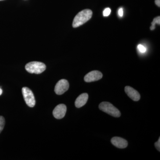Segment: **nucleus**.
Here are the masks:
<instances>
[{
    "instance_id": "nucleus-4",
    "label": "nucleus",
    "mask_w": 160,
    "mask_h": 160,
    "mask_svg": "<svg viewBox=\"0 0 160 160\" xmlns=\"http://www.w3.org/2000/svg\"><path fill=\"white\" fill-rule=\"evenodd\" d=\"M22 92L26 104L29 107H34L35 105L36 101L34 95L31 89L27 87H23L22 89Z\"/></svg>"
},
{
    "instance_id": "nucleus-18",
    "label": "nucleus",
    "mask_w": 160,
    "mask_h": 160,
    "mask_svg": "<svg viewBox=\"0 0 160 160\" xmlns=\"http://www.w3.org/2000/svg\"><path fill=\"white\" fill-rule=\"evenodd\" d=\"M2 89L0 88V95H1L2 94Z\"/></svg>"
},
{
    "instance_id": "nucleus-8",
    "label": "nucleus",
    "mask_w": 160,
    "mask_h": 160,
    "mask_svg": "<svg viewBox=\"0 0 160 160\" xmlns=\"http://www.w3.org/2000/svg\"><path fill=\"white\" fill-rule=\"evenodd\" d=\"M125 91L127 95L133 101L137 102L140 100L141 96L139 93L132 87L129 86H126Z\"/></svg>"
},
{
    "instance_id": "nucleus-17",
    "label": "nucleus",
    "mask_w": 160,
    "mask_h": 160,
    "mask_svg": "<svg viewBox=\"0 0 160 160\" xmlns=\"http://www.w3.org/2000/svg\"><path fill=\"white\" fill-rule=\"evenodd\" d=\"M155 3L156 4L157 6H158V7H160V0H155Z\"/></svg>"
},
{
    "instance_id": "nucleus-2",
    "label": "nucleus",
    "mask_w": 160,
    "mask_h": 160,
    "mask_svg": "<svg viewBox=\"0 0 160 160\" xmlns=\"http://www.w3.org/2000/svg\"><path fill=\"white\" fill-rule=\"evenodd\" d=\"M25 68L29 73L40 74L46 70V66L41 62H32L26 64Z\"/></svg>"
},
{
    "instance_id": "nucleus-5",
    "label": "nucleus",
    "mask_w": 160,
    "mask_h": 160,
    "mask_svg": "<svg viewBox=\"0 0 160 160\" xmlns=\"http://www.w3.org/2000/svg\"><path fill=\"white\" fill-rule=\"evenodd\" d=\"M69 83L66 79L60 80L58 82L55 87L54 91L58 95H62L65 93L69 88Z\"/></svg>"
},
{
    "instance_id": "nucleus-11",
    "label": "nucleus",
    "mask_w": 160,
    "mask_h": 160,
    "mask_svg": "<svg viewBox=\"0 0 160 160\" xmlns=\"http://www.w3.org/2000/svg\"><path fill=\"white\" fill-rule=\"evenodd\" d=\"M157 24L160 25V16L154 18L152 22L151 23L152 26L150 27V30H154L155 29V25Z\"/></svg>"
},
{
    "instance_id": "nucleus-14",
    "label": "nucleus",
    "mask_w": 160,
    "mask_h": 160,
    "mask_svg": "<svg viewBox=\"0 0 160 160\" xmlns=\"http://www.w3.org/2000/svg\"><path fill=\"white\" fill-rule=\"evenodd\" d=\"M138 48L140 52H142V53H144V52L146 51V48L142 45H141V44L138 45Z\"/></svg>"
},
{
    "instance_id": "nucleus-19",
    "label": "nucleus",
    "mask_w": 160,
    "mask_h": 160,
    "mask_svg": "<svg viewBox=\"0 0 160 160\" xmlns=\"http://www.w3.org/2000/svg\"><path fill=\"white\" fill-rule=\"evenodd\" d=\"M3 1V0H0V1Z\"/></svg>"
},
{
    "instance_id": "nucleus-3",
    "label": "nucleus",
    "mask_w": 160,
    "mask_h": 160,
    "mask_svg": "<svg viewBox=\"0 0 160 160\" xmlns=\"http://www.w3.org/2000/svg\"><path fill=\"white\" fill-rule=\"evenodd\" d=\"M99 108L100 110L108 113L112 116L116 118H118L121 116V112L119 110L112 104L108 102H102L100 103Z\"/></svg>"
},
{
    "instance_id": "nucleus-13",
    "label": "nucleus",
    "mask_w": 160,
    "mask_h": 160,
    "mask_svg": "<svg viewBox=\"0 0 160 160\" xmlns=\"http://www.w3.org/2000/svg\"><path fill=\"white\" fill-rule=\"evenodd\" d=\"M111 9L109 8H106L103 11V15L105 17H107L110 15L111 13Z\"/></svg>"
},
{
    "instance_id": "nucleus-7",
    "label": "nucleus",
    "mask_w": 160,
    "mask_h": 160,
    "mask_svg": "<svg viewBox=\"0 0 160 160\" xmlns=\"http://www.w3.org/2000/svg\"><path fill=\"white\" fill-rule=\"evenodd\" d=\"M102 77L103 75L101 72L94 70L86 74L84 78V80L87 82H90L99 80L102 78Z\"/></svg>"
},
{
    "instance_id": "nucleus-9",
    "label": "nucleus",
    "mask_w": 160,
    "mask_h": 160,
    "mask_svg": "<svg viewBox=\"0 0 160 160\" xmlns=\"http://www.w3.org/2000/svg\"><path fill=\"white\" fill-rule=\"evenodd\" d=\"M111 142L113 146L120 149H124L128 146V142L122 138L115 137L111 139Z\"/></svg>"
},
{
    "instance_id": "nucleus-12",
    "label": "nucleus",
    "mask_w": 160,
    "mask_h": 160,
    "mask_svg": "<svg viewBox=\"0 0 160 160\" xmlns=\"http://www.w3.org/2000/svg\"><path fill=\"white\" fill-rule=\"evenodd\" d=\"M5 125V119L3 117L0 116V133L2 131Z\"/></svg>"
},
{
    "instance_id": "nucleus-15",
    "label": "nucleus",
    "mask_w": 160,
    "mask_h": 160,
    "mask_svg": "<svg viewBox=\"0 0 160 160\" xmlns=\"http://www.w3.org/2000/svg\"><path fill=\"white\" fill-rule=\"evenodd\" d=\"M154 146H155L156 149L158 150L159 151H160V138H159V140H158L155 143Z\"/></svg>"
},
{
    "instance_id": "nucleus-10",
    "label": "nucleus",
    "mask_w": 160,
    "mask_h": 160,
    "mask_svg": "<svg viewBox=\"0 0 160 160\" xmlns=\"http://www.w3.org/2000/svg\"><path fill=\"white\" fill-rule=\"evenodd\" d=\"M88 97V94L86 93H82L79 96L75 102L76 107L79 108L84 106L87 102Z\"/></svg>"
},
{
    "instance_id": "nucleus-16",
    "label": "nucleus",
    "mask_w": 160,
    "mask_h": 160,
    "mask_svg": "<svg viewBox=\"0 0 160 160\" xmlns=\"http://www.w3.org/2000/svg\"><path fill=\"white\" fill-rule=\"evenodd\" d=\"M118 14L120 17H122L123 15V9L122 8H120L118 10Z\"/></svg>"
},
{
    "instance_id": "nucleus-1",
    "label": "nucleus",
    "mask_w": 160,
    "mask_h": 160,
    "mask_svg": "<svg viewBox=\"0 0 160 160\" xmlns=\"http://www.w3.org/2000/svg\"><path fill=\"white\" fill-rule=\"evenodd\" d=\"M92 15V11L90 9H84L80 12L73 19L72 27L73 28H77L85 24L91 19Z\"/></svg>"
},
{
    "instance_id": "nucleus-6",
    "label": "nucleus",
    "mask_w": 160,
    "mask_h": 160,
    "mask_svg": "<svg viewBox=\"0 0 160 160\" xmlns=\"http://www.w3.org/2000/svg\"><path fill=\"white\" fill-rule=\"evenodd\" d=\"M66 110L67 108L66 105L64 104H59L53 109L52 114L56 118L61 119L65 117Z\"/></svg>"
}]
</instances>
